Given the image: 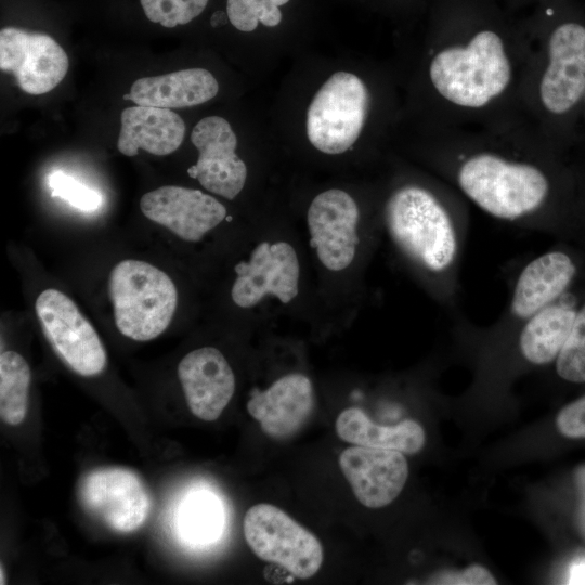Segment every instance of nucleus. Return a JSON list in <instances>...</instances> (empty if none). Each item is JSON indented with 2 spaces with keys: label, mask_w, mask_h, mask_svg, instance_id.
I'll list each match as a JSON object with an SVG mask.
<instances>
[{
  "label": "nucleus",
  "mask_w": 585,
  "mask_h": 585,
  "mask_svg": "<svg viewBox=\"0 0 585 585\" xmlns=\"http://www.w3.org/2000/svg\"><path fill=\"white\" fill-rule=\"evenodd\" d=\"M430 161L466 202L516 227L555 224L554 147L525 122L505 128L431 125Z\"/></svg>",
  "instance_id": "nucleus-1"
},
{
  "label": "nucleus",
  "mask_w": 585,
  "mask_h": 585,
  "mask_svg": "<svg viewBox=\"0 0 585 585\" xmlns=\"http://www.w3.org/2000/svg\"><path fill=\"white\" fill-rule=\"evenodd\" d=\"M384 222L399 252L428 278L447 311H456L468 231L466 199L443 180L406 182L388 195Z\"/></svg>",
  "instance_id": "nucleus-2"
},
{
  "label": "nucleus",
  "mask_w": 585,
  "mask_h": 585,
  "mask_svg": "<svg viewBox=\"0 0 585 585\" xmlns=\"http://www.w3.org/2000/svg\"><path fill=\"white\" fill-rule=\"evenodd\" d=\"M530 34L532 54L521 93L522 118L555 147L561 123L584 100L585 26L562 21Z\"/></svg>",
  "instance_id": "nucleus-3"
},
{
  "label": "nucleus",
  "mask_w": 585,
  "mask_h": 585,
  "mask_svg": "<svg viewBox=\"0 0 585 585\" xmlns=\"http://www.w3.org/2000/svg\"><path fill=\"white\" fill-rule=\"evenodd\" d=\"M108 294L117 329L135 341L161 335L178 304V291L169 275L134 259L122 260L113 268Z\"/></svg>",
  "instance_id": "nucleus-4"
},
{
  "label": "nucleus",
  "mask_w": 585,
  "mask_h": 585,
  "mask_svg": "<svg viewBox=\"0 0 585 585\" xmlns=\"http://www.w3.org/2000/svg\"><path fill=\"white\" fill-rule=\"evenodd\" d=\"M370 93L354 74H333L315 93L307 114L311 144L326 154H341L359 139L369 113Z\"/></svg>",
  "instance_id": "nucleus-5"
},
{
  "label": "nucleus",
  "mask_w": 585,
  "mask_h": 585,
  "mask_svg": "<svg viewBox=\"0 0 585 585\" xmlns=\"http://www.w3.org/2000/svg\"><path fill=\"white\" fill-rule=\"evenodd\" d=\"M577 270L573 255L562 248L525 260L511 275L506 307L490 332L511 336L525 321L567 295Z\"/></svg>",
  "instance_id": "nucleus-6"
},
{
  "label": "nucleus",
  "mask_w": 585,
  "mask_h": 585,
  "mask_svg": "<svg viewBox=\"0 0 585 585\" xmlns=\"http://www.w3.org/2000/svg\"><path fill=\"white\" fill-rule=\"evenodd\" d=\"M243 529L257 557L283 567L298 578L313 576L323 563L318 538L276 506H251L245 514Z\"/></svg>",
  "instance_id": "nucleus-7"
},
{
  "label": "nucleus",
  "mask_w": 585,
  "mask_h": 585,
  "mask_svg": "<svg viewBox=\"0 0 585 585\" xmlns=\"http://www.w3.org/2000/svg\"><path fill=\"white\" fill-rule=\"evenodd\" d=\"M36 314L56 355L78 375L90 377L103 372L105 348L91 323L64 292L49 288L37 298Z\"/></svg>",
  "instance_id": "nucleus-8"
},
{
  "label": "nucleus",
  "mask_w": 585,
  "mask_h": 585,
  "mask_svg": "<svg viewBox=\"0 0 585 585\" xmlns=\"http://www.w3.org/2000/svg\"><path fill=\"white\" fill-rule=\"evenodd\" d=\"M82 507L117 533L136 531L146 521L152 498L142 479L121 467L100 468L79 484Z\"/></svg>",
  "instance_id": "nucleus-9"
},
{
  "label": "nucleus",
  "mask_w": 585,
  "mask_h": 585,
  "mask_svg": "<svg viewBox=\"0 0 585 585\" xmlns=\"http://www.w3.org/2000/svg\"><path fill=\"white\" fill-rule=\"evenodd\" d=\"M0 68L11 73L24 92L38 95L64 79L68 57L47 34L5 27L0 31Z\"/></svg>",
  "instance_id": "nucleus-10"
},
{
  "label": "nucleus",
  "mask_w": 585,
  "mask_h": 585,
  "mask_svg": "<svg viewBox=\"0 0 585 585\" xmlns=\"http://www.w3.org/2000/svg\"><path fill=\"white\" fill-rule=\"evenodd\" d=\"M234 270L237 276L231 297L240 308H252L266 296L289 303L299 292L298 256L286 242H261L253 248L249 260L239 262Z\"/></svg>",
  "instance_id": "nucleus-11"
},
{
  "label": "nucleus",
  "mask_w": 585,
  "mask_h": 585,
  "mask_svg": "<svg viewBox=\"0 0 585 585\" xmlns=\"http://www.w3.org/2000/svg\"><path fill=\"white\" fill-rule=\"evenodd\" d=\"M360 210L347 192L327 190L314 197L307 213L310 245L329 271L347 269L355 258Z\"/></svg>",
  "instance_id": "nucleus-12"
},
{
  "label": "nucleus",
  "mask_w": 585,
  "mask_h": 585,
  "mask_svg": "<svg viewBox=\"0 0 585 585\" xmlns=\"http://www.w3.org/2000/svg\"><path fill=\"white\" fill-rule=\"evenodd\" d=\"M191 141L199 155L187 173L207 191L234 199L245 185L247 167L235 153L237 139L231 125L219 116L205 117L193 128Z\"/></svg>",
  "instance_id": "nucleus-13"
},
{
  "label": "nucleus",
  "mask_w": 585,
  "mask_h": 585,
  "mask_svg": "<svg viewBox=\"0 0 585 585\" xmlns=\"http://www.w3.org/2000/svg\"><path fill=\"white\" fill-rule=\"evenodd\" d=\"M142 213L187 242H198L226 217L225 207L199 190L165 185L145 193Z\"/></svg>",
  "instance_id": "nucleus-14"
},
{
  "label": "nucleus",
  "mask_w": 585,
  "mask_h": 585,
  "mask_svg": "<svg viewBox=\"0 0 585 585\" xmlns=\"http://www.w3.org/2000/svg\"><path fill=\"white\" fill-rule=\"evenodd\" d=\"M339 466L356 499L374 509L392 503L408 477L407 460L395 450L353 445L340 453Z\"/></svg>",
  "instance_id": "nucleus-15"
},
{
  "label": "nucleus",
  "mask_w": 585,
  "mask_h": 585,
  "mask_svg": "<svg viewBox=\"0 0 585 585\" xmlns=\"http://www.w3.org/2000/svg\"><path fill=\"white\" fill-rule=\"evenodd\" d=\"M178 376L192 414L205 421L219 418L235 391V376L224 355L213 347L187 353Z\"/></svg>",
  "instance_id": "nucleus-16"
},
{
  "label": "nucleus",
  "mask_w": 585,
  "mask_h": 585,
  "mask_svg": "<svg viewBox=\"0 0 585 585\" xmlns=\"http://www.w3.org/2000/svg\"><path fill=\"white\" fill-rule=\"evenodd\" d=\"M313 405L311 380L303 374L291 373L275 380L264 391L255 390L247 402V411L268 437L284 440L300 430Z\"/></svg>",
  "instance_id": "nucleus-17"
},
{
  "label": "nucleus",
  "mask_w": 585,
  "mask_h": 585,
  "mask_svg": "<svg viewBox=\"0 0 585 585\" xmlns=\"http://www.w3.org/2000/svg\"><path fill=\"white\" fill-rule=\"evenodd\" d=\"M120 121L117 148L126 156L138 155L140 148L158 156L171 154L185 134L183 119L169 108L130 106L122 110Z\"/></svg>",
  "instance_id": "nucleus-18"
},
{
  "label": "nucleus",
  "mask_w": 585,
  "mask_h": 585,
  "mask_svg": "<svg viewBox=\"0 0 585 585\" xmlns=\"http://www.w3.org/2000/svg\"><path fill=\"white\" fill-rule=\"evenodd\" d=\"M218 91V81L209 70L187 68L140 78L123 99L136 105L170 109L199 105L213 99Z\"/></svg>",
  "instance_id": "nucleus-19"
},
{
  "label": "nucleus",
  "mask_w": 585,
  "mask_h": 585,
  "mask_svg": "<svg viewBox=\"0 0 585 585\" xmlns=\"http://www.w3.org/2000/svg\"><path fill=\"white\" fill-rule=\"evenodd\" d=\"M574 301L568 292L514 332L518 352L526 363L546 365L556 361L576 315Z\"/></svg>",
  "instance_id": "nucleus-20"
},
{
  "label": "nucleus",
  "mask_w": 585,
  "mask_h": 585,
  "mask_svg": "<svg viewBox=\"0 0 585 585\" xmlns=\"http://www.w3.org/2000/svg\"><path fill=\"white\" fill-rule=\"evenodd\" d=\"M338 437L353 445L395 450L406 454L419 452L426 441L422 427L405 419L395 426H380L358 407L343 410L336 419Z\"/></svg>",
  "instance_id": "nucleus-21"
},
{
  "label": "nucleus",
  "mask_w": 585,
  "mask_h": 585,
  "mask_svg": "<svg viewBox=\"0 0 585 585\" xmlns=\"http://www.w3.org/2000/svg\"><path fill=\"white\" fill-rule=\"evenodd\" d=\"M223 520L219 499L208 491H196L188 493L178 507L176 526L184 542L202 545L218 538Z\"/></svg>",
  "instance_id": "nucleus-22"
},
{
  "label": "nucleus",
  "mask_w": 585,
  "mask_h": 585,
  "mask_svg": "<svg viewBox=\"0 0 585 585\" xmlns=\"http://www.w3.org/2000/svg\"><path fill=\"white\" fill-rule=\"evenodd\" d=\"M30 368L26 360L15 351L0 356V416L8 425L23 422L28 410Z\"/></svg>",
  "instance_id": "nucleus-23"
},
{
  "label": "nucleus",
  "mask_w": 585,
  "mask_h": 585,
  "mask_svg": "<svg viewBox=\"0 0 585 585\" xmlns=\"http://www.w3.org/2000/svg\"><path fill=\"white\" fill-rule=\"evenodd\" d=\"M555 363L560 378L585 382V301L577 308L571 332Z\"/></svg>",
  "instance_id": "nucleus-24"
},
{
  "label": "nucleus",
  "mask_w": 585,
  "mask_h": 585,
  "mask_svg": "<svg viewBox=\"0 0 585 585\" xmlns=\"http://www.w3.org/2000/svg\"><path fill=\"white\" fill-rule=\"evenodd\" d=\"M146 17L164 27L190 23L206 8L208 0H140Z\"/></svg>",
  "instance_id": "nucleus-25"
},
{
  "label": "nucleus",
  "mask_w": 585,
  "mask_h": 585,
  "mask_svg": "<svg viewBox=\"0 0 585 585\" xmlns=\"http://www.w3.org/2000/svg\"><path fill=\"white\" fill-rule=\"evenodd\" d=\"M226 14L231 24L242 31H252L259 23L274 27L282 21L278 5L256 0H227Z\"/></svg>",
  "instance_id": "nucleus-26"
},
{
  "label": "nucleus",
  "mask_w": 585,
  "mask_h": 585,
  "mask_svg": "<svg viewBox=\"0 0 585 585\" xmlns=\"http://www.w3.org/2000/svg\"><path fill=\"white\" fill-rule=\"evenodd\" d=\"M48 184L53 197H60L77 209L93 211L102 204L99 192L62 171L52 172Z\"/></svg>",
  "instance_id": "nucleus-27"
},
{
  "label": "nucleus",
  "mask_w": 585,
  "mask_h": 585,
  "mask_svg": "<svg viewBox=\"0 0 585 585\" xmlns=\"http://www.w3.org/2000/svg\"><path fill=\"white\" fill-rule=\"evenodd\" d=\"M556 425L568 438H585V395L566 405L558 414Z\"/></svg>",
  "instance_id": "nucleus-28"
},
{
  "label": "nucleus",
  "mask_w": 585,
  "mask_h": 585,
  "mask_svg": "<svg viewBox=\"0 0 585 585\" xmlns=\"http://www.w3.org/2000/svg\"><path fill=\"white\" fill-rule=\"evenodd\" d=\"M435 584L455 585H494L496 581L482 566L472 564L460 572H444L433 577Z\"/></svg>",
  "instance_id": "nucleus-29"
},
{
  "label": "nucleus",
  "mask_w": 585,
  "mask_h": 585,
  "mask_svg": "<svg viewBox=\"0 0 585 585\" xmlns=\"http://www.w3.org/2000/svg\"><path fill=\"white\" fill-rule=\"evenodd\" d=\"M575 484L578 493L577 524L585 538V464L575 471Z\"/></svg>",
  "instance_id": "nucleus-30"
},
{
  "label": "nucleus",
  "mask_w": 585,
  "mask_h": 585,
  "mask_svg": "<svg viewBox=\"0 0 585 585\" xmlns=\"http://www.w3.org/2000/svg\"><path fill=\"white\" fill-rule=\"evenodd\" d=\"M569 584H585V558L578 559L571 564Z\"/></svg>",
  "instance_id": "nucleus-31"
},
{
  "label": "nucleus",
  "mask_w": 585,
  "mask_h": 585,
  "mask_svg": "<svg viewBox=\"0 0 585 585\" xmlns=\"http://www.w3.org/2000/svg\"><path fill=\"white\" fill-rule=\"evenodd\" d=\"M226 18L227 17V14H225L224 12L222 11H217L212 16H211V25L213 27L218 26V25H223L226 23Z\"/></svg>",
  "instance_id": "nucleus-32"
},
{
  "label": "nucleus",
  "mask_w": 585,
  "mask_h": 585,
  "mask_svg": "<svg viewBox=\"0 0 585 585\" xmlns=\"http://www.w3.org/2000/svg\"><path fill=\"white\" fill-rule=\"evenodd\" d=\"M260 3H264V4H276V5H283V4H286L289 0H256Z\"/></svg>",
  "instance_id": "nucleus-33"
},
{
  "label": "nucleus",
  "mask_w": 585,
  "mask_h": 585,
  "mask_svg": "<svg viewBox=\"0 0 585 585\" xmlns=\"http://www.w3.org/2000/svg\"><path fill=\"white\" fill-rule=\"evenodd\" d=\"M0 575H1V577H0V584H5L6 582H5V577H3L4 571H3L2 566H1V569H0Z\"/></svg>",
  "instance_id": "nucleus-34"
},
{
  "label": "nucleus",
  "mask_w": 585,
  "mask_h": 585,
  "mask_svg": "<svg viewBox=\"0 0 585 585\" xmlns=\"http://www.w3.org/2000/svg\"><path fill=\"white\" fill-rule=\"evenodd\" d=\"M583 103L585 104V94H584V100H583Z\"/></svg>",
  "instance_id": "nucleus-35"
}]
</instances>
